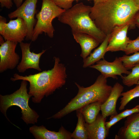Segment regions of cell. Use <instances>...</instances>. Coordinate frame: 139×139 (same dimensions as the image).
I'll return each instance as SVG.
<instances>
[{"instance_id": "e0dca14e", "label": "cell", "mask_w": 139, "mask_h": 139, "mask_svg": "<svg viewBox=\"0 0 139 139\" xmlns=\"http://www.w3.org/2000/svg\"><path fill=\"white\" fill-rule=\"evenodd\" d=\"M74 38L80 45L81 49V56L84 59L91 54L92 50L100 44L93 37L85 33H72Z\"/></svg>"}, {"instance_id": "ac0fdd59", "label": "cell", "mask_w": 139, "mask_h": 139, "mask_svg": "<svg viewBox=\"0 0 139 139\" xmlns=\"http://www.w3.org/2000/svg\"><path fill=\"white\" fill-rule=\"evenodd\" d=\"M110 34L107 35L105 40L101 43L100 45L91 53L89 56L83 59V67L84 68L89 67L101 59H104V56L107 52L106 49Z\"/></svg>"}, {"instance_id": "4dcf8cb0", "label": "cell", "mask_w": 139, "mask_h": 139, "mask_svg": "<svg viewBox=\"0 0 139 139\" xmlns=\"http://www.w3.org/2000/svg\"><path fill=\"white\" fill-rule=\"evenodd\" d=\"M4 38L1 35L0 36V45H1L3 44L5 41L4 40Z\"/></svg>"}, {"instance_id": "cb8c5ba5", "label": "cell", "mask_w": 139, "mask_h": 139, "mask_svg": "<svg viewBox=\"0 0 139 139\" xmlns=\"http://www.w3.org/2000/svg\"><path fill=\"white\" fill-rule=\"evenodd\" d=\"M138 52H139V35L135 39L130 40L124 51L127 55Z\"/></svg>"}, {"instance_id": "7c38bea8", "label": "cell", "mask_w": 139, "mask_h": 139, "mask_svg": "<svg viewBox=\"0 0 139 139\" xmlns=\"http://www.w3.org/2000/svg\"><path fill=\"white\" fill-rule=\"evenodd\" d=\"M130 24H127L115 27L110 34L107 52L125 51L130 40L127 34Z\"/></svg>"}, {"instance_id": "4fadbf2b", "label": "cell", "mask_w": 139, "mask_h": 139, "mask_svg": "<svg viewBox=\"0 0 139 139\" xmlns=\"http://www.w3.org/2000/svg\"><path fill=\"white\" fill-rule=\"evenodd\" d=\"M124 126L115 136L116 139H139V112L127 117Z\"/></svg>"}, {"instance_id": "484cf974", "label": "cell", "mask_w": 139, "mask_h": 139, "mask_svg": "<svg viewBox=\"0 0 139 139\" xmlns=\"http://www.w3.org/2000/svg\"><path fill=\"white\" fill-rule=\"evenodd\" d=\"M139 112V105H137L131 109H126L118 115L123 119L134 113Z\"/></svg>"}, {"instance_id": "2e32d148", "label": "cell", "mask_w": 139, "mask_h": 139, "mask_svg": "<svg viewBox=\"0 0 139 139\" xmlns=\"http://www.w3.org/2000/svg\"><path fill=\"white\" fill-rule=\"evenodd\" d=\"M106 118L99 114L95 120L90 124L85 121L88 139H105L108 136L109 131L106 129L105 123Z\"/></svg>"}, {"instance_id": "7402d4cb", "label": "cell", "mask_w": 139, "mask_h": 139, "mask_svg": "<svg viewBox=\"0 0 139 139\" xmlns=\"http://www.w3.org/2000/svg\"><path fill=\"white\" fill-rule=\"evenodd\" d=\"M132 69V71L127 76L121 77L124 84L128 87L137 84L139 80V63L135 65Z\"/></svg>"}, {"instance_id": "4316f807", "label": "cell", "mask_w": 139, "mask_h": 139, "mask_svg": "<svg viewBox=\"0 0 139 139\" xmlns=\"http://www.w3.org/2000/svg\"><path fill=\"white\" fill-rule=\"evenodd\" d=\"M123 119L118 115H113L110 116L109 121L105 122V125L107 130L109 131L110 128L117 122Z\"/></svg>"}, {"instance_id": "7a4b0ae2", "label": "cell", "mask_w": 139, "mask_h": 139, "mask_svg": "<svg viewBox=\"0 0 139 139\" xmlns=\"http://www.w3.org/2000/svg\"><path fill=\"white\" fill-rule=\"evenodd\" d=\"M53 67L33 74L23 76L17 73L13 74L10 80L13 81L25 80L29 83L28 93L35 103H40L45 96L53 94L57 89L61 88L66 82L67 78L66 68L60 62L59 57H54Z\"/></svg>"}, {"instance_id": "f1b7e54d", "label": "cell", "mask_w": 139, "mask_h": 139, "mask_svg": "<svg viewBox=\"0 0 139 139\" xmlns=\"http://www.w3.org/2000/svg\"><path fill=\"white\" fill-rule=\"evenodd\" d=\"M133 23L139 28V11L136 14L134 19Z\"/></svg>"}, {"instance_id": "9c48e42d", "label": "cell", "mask_w": 139, "mask_h": 139, "mask_svg": "<svg viewBox=\"0 0 139 139\" xmlns=\"http://www.w3.org/2000/svg\"><path fill=\"white\" fill-rule=\"evenodd\" d=\"M18 42L6 40L0 46V72L13 70L19 64L20 57L15 52Z\"/></svg>"}, {"instance_id": "8992f818", "label": "cell", "mask_w": 139, "mask_h": 139, "mask_svg": "<svg viewBox=\"0 0 139 139\" xmlns=\"http://www.w3.org/2000/svg\"><path fill=\"white\" fill-rule=\"evenodd\" d=\"M41 0V10L36 16L37 20L33 30L32 41H36L39 35L43 32L50 38H53L55 29L52 24V21L65 11L57 6L53 0Z\"/></svg>"}, {"instance_id": "ffe728a7", "label": "cell", "mask_w": 139, "mask_h": 139, "mask_svg": "<svg viewBox=\"0 0 139 139\" xmlns=\"http://www.w3.org/2000/svg\"><path fill=\"white\" fill-rule=\"evenodd\" d=\"M76 111L77 123L75 130L71 133V137L72 139H87L86 131L84 126V119L79 110Z\"/></svg>"}, {"instance_id": "8fae6325", "label": "cell", "mask_w": 139, "mask_h": 139, "mask_svg": "<svg viewBox=\"0 0 139 139\" xmlns=\"http://www.w3.org/2000/svg\"><path fill=\"white\" fill-rule=\"evenodd\" d=\"M30 43L23 42L20 43L22 57L21 61L17 67L19 72L24 73L30 68L33 69L39 72L42 71L39 66L40 60L46 50H43L41 52L37 54L31 52L30 50Z\"/></svg>"}, {"instance_id": "d4e9b609", "label": "cell", "mask_w": 139, "mask_h": 139, "mask_svg": "<svg viewBox=\"0 0 139 139\" xmlns=\"http://www.w3.org/2000/svg\"><path fill=\"white\" fill-rule=\"evenodd\" d=\"M54 3L60 8L65 10L72 6L73 2L69 0H53Z\"/></svg>"}, {"instance_id": "1f68e13d", "label": "cell", "mask_w": 139, "mask_h": 139, "mask_svg": "<svg viewBox=\"0 0 139 139\" xmlns=\"http://www.w3.org/2000/svg\"><path fill=\"white\" fill-rule=\"evenodd\" d=\"M106 0H96L95 1H94V3L96 2H101L105 1Z\"/></svg>"}, {"instance_id": "603a6c76", "label": "cell", "mask_w": 139, "mask_h": 139, "mask_svg": "<svg viewBox=\"0 0 139 139\" xmlns=\"http://www.w3.org/2000/svg\"><path fill=\"white\" fill-rule=\"evenodd\" d=\"M119 57L125 67L129 70L139 63V52L135 53L131 55H125Z\"/></svg>"}, {"instance_id": "6da1fadb", "label": "cell", "mask_w": 139, "mask_h": 139, "mask_svg": "<svg viewBox=\"0 0 139 139\" xmlns=\"http://www.w3.org/2000/svg\"><path fill=\"white\" fill-rule=\"evenodd\" d=\"M139 11V7L134 0H106L94 3L90 16L98 28L107 35L116 27L134 25V18Z\"/></svg>"}, {"instance_id": "52a82bcc", "label": "cell", "mask_w": 139, "mask_h": 139, "mask_svg": "<svg viewBox=\"0 0 139 139\" xmlns=\"http://www.w3.org/2000/svg\"><path fill=\"white\" fill-rule=\"evenodd\" d=\"M27 32V25L23 18L18 17L6 23L5 18L0 16V34L5 41L20 43L24 40Z\"/></svg>"}, {"instance_id": "e575fe53", "label": "cell", "mask_w": 139, "mask_h": 139, "mask_svg": "<svg viewBox=\"0 0 139 139\" xmlns=\"http://www.w3.org/2000/svg\"><path fill=\"white\" fill-rule=\"evenodd\" d=\"M137 85H139V81H138V82H137Z\"/></svg>"}, {"instance_id": "5b68a950", "label": "cell", "mask_w": 139, "mask_h": 139, "mask_svg": "<svg viewBox=\"0 0 139 139\" xmlns=\"http://www.w3.org/2000/svg\"><path fill=\"white\" fill-rule=\"evenodd\" d=\"M27 81L22 80L20 88L12 93L5 95H0V110L7 119L6 112L13 106H16L21 110V118L27 124L37 123L39 115L31 108L29 101L31 96L27 92Z\"/></svg>"}, {"instance_id": "ba28073f", "label": "cell", "mask_w": 139, "mask_h": 139, "mask_svg": "<svg viewBox=\"0 0 139 139\" xmlns=\"http://www.w3.org/2000/svg\"><path fill=\"white\" fill-rule=\"evenodd\" d=\"M38 0H25L15 11L8 14L10 19L20 17L25 21L27 25L28 32L25 39L31 40L36 20L34 16L36 12Z\"/></svg>"}, {"instance_id": "277c9868", "label": "cell", "mask_w": 139, "mask_h": 139, "mask_svg": "<svg viewBox=\"0 0 139 139\" xmlns=\"http://www.w3.org/2000/svg\"><path fill=\"white\" fill-rule=\"evenodd\" d=\"M91 7L82 2L77 3L65 10L58 18V20L61 23L69 25L72 33L87 34L101 43L107 35L98 28L90 18Z\"/></svg>"}, {"instance_id": "f546056e", "label": "cell", "mask_w": 139, "mask_h": 139, "mask_svg": "<svg viewBox=\"0 0 139 139\" xmlns=\"http://www.w3.org/2000/svg\"><path fill=\"white\" fill-rule=\"evenodd\" d=\"M13 2L17 8L19 7L22 3L23 0H13Z\"/></svg>"}, {"instance_id": "3957f363", "label": "cell", "mask_w": 139, "mask_h": 139, "mask_svg": "<svg viewBox=\"0 0 139 139\" xmlns=\"http://www.w3.org/2000/svg\"><path fill=\"white\" fill-rule=\"evenodd\" d=\"M75 83L78 89L76 96L63 109L47 119L61 118L93 102L99 101L103 103L109 97L112 88L107 84V78L101 74L98 76L94 83L89 86L84 87L76 82Z\"/></svg>"}, {"instance_id": "836d02e7", "label": "cell", "mask_w": 139, "mask_h": 139, "mask_svg": "<svg viewBox=\"0 0 139 139\" xmlns=\"http://www.w3.org/2000/svg\"><path fill=\"white\" fill-rule=\"evenodd\" d=\"M71 2H73L75 0H76V1H77L78 0H69Z\"/></svg>"}, {"instance_id": "d6a6232c", "label": "cell", "mask_w": 139, "mask_h": 139, "mask_svg": "<svg viewBox=\"0 0 139 139\" xmlns=\"http://www.w3.org/2000/svg\"><path fill=\"white\" fill-rule=\"evenodd\" d=\"M134 1L137 5L139 7V0H134Z\"/></svg>"}, {"instance_id": "30bf717a", "label": "cell", "mask_w": 139, "mask_h": 139, "mask_svg": "<svg viewBox=\"0 0 139 139\" xmlns=\"http://www.w3.org/2000/svg\"><path fill=\"white\" fill-rule=\"evenodd\" d=\"M89 67L97 70L107 78L109 77L117 79V76L121 77L123 74L128 75L131 72L125 67L119 57H117L112 62L103 59Z\"/></svg>"}, {"instance_id": "d590c367", "label": "cell", "mask_w": 139, "mask_h": 139, "mask_svg": "<svg viewBox=\"0 0 139 139\" xmlns=\"http://www.w3.org/2000/svg\"><path fill=\"white\" fill-rule=\"evenodd\" d=\"M88 0V1H89V0ZM93 0V1H95L96 0Z\"/></svg>"}, {"instance_id": "5bb4252c", "label": "cell", "mask_w": 139, "mask_h": 139, "mask_svg": "<svg viewBox=\"0 0 139 139\" xmlns=\"http://www.w3.org/2000/svg\"><path fill=\"white\" fill-rule=\"evenodd\" d=\"M30 132L36 139H71V133L62 126L58 132L49 131L43 125H33L30 127Z\"/></svg>"}, {"instance_id": "44dd1931", "label": "cell", "mask_w": 139, "mask_h": 139, "mask_svg": "<svg viewBox=\"0 0 139 139\" xmlns=\"http://www.w3.org/2000/svg\"><path fill=\"white\" fill-rule=\"evenodd\" d=\"M120 105L119 108V110H123L126 105L134 98L139 97V85H137L133 88L126 92H122L120 96Z\"/></svg>"}, {"instance_id": "d6986e66", "label": "cell", "mask_w": 139, "mask_h": 139, "mask_svg": "<svg viewBox=\"0 0 139 139\" xmlns=\"http://www.w3.org/2000/svg\"><path fill=\"white\" fill-rule=\"evenodd\" d=\"M102 103L95 101L79 109L82 114L85 121L90 124L96 119L100 110Z\"/></svg>"}, {"instance_id": "83f0119b", "label": "cell", "mask_w": 139, "mask_h": 139, "mask_svg": "<svg viewBox=\"0 0 139 139\" xmlns=\"http://www.w3.org/2000/svg\"><path fill=\"white\" fill-rule=\"evenodd\" d=\"M0 5L2 8L10 9L12 7L13 3L12 0H0Z\"/></svg>"}, {"instance_id": "9a60e30c", "label": "cell", "mask_w": 139, "mask_h": 139, "mask_svg": "<svg viewBox=\"0 0 139 139\" xmlns=\"http://www.w3.org/2000/svg\"><path fill=\"white\" fill-rule=\"evenodd\" d=\"M124 88L123 86L118 82L114 85L109 97L101 105V114L104 118H107L109 116L118 114L116 109V104Z\"/></svg>"}]
</instances>
